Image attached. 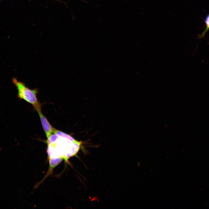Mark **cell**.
Wrapping results in <instances>:
<instances>
[{
    "label": "cell",
    "mask_w": 209,
    "mask_h": 209,
    "mask_svg": "<svg viewBox=\"0 0 209 209\" xmlns=\"http://www.w3.org/2000/svg\"><path fill=\"white\" fill-rule=\"evenodd\" d=\"M46 143L49 165L47 174L49 175L63 160L67 162L70 158L76 155L82 145V141L55 128Z\"/></svg>",
    "instance_id": "1"
},
{
    "label": "cell",
    "mask_w": 209,
    "mask_h": 209,
    "mask_svg": "<svg viewBox=\"0 0 209 209\" xmlns=\"http://www.w3.org/2000/svg\"><path fill=\"white\" fill-rule=\"evenodd\" d=\"M12 82L17 88L18 97L31 104L37 112L41 111L42 104L37 97L38 89H29L24 83L18 81L15 78H12Z\"/></svg>",
    "instance_id": "2"
},
{
    "label": "cell",
    "mask_w": 209,
    "mask_h": 209,
    "mask_svg": "<svg viewBox=\"0 0 209 209\" xmlns=\"http://www.w3.org/2000/svg\"><path fill=\"white\" fill-rule=\"evenodd\" d=\"M39 115L40 121L47 138L49 137L53 133L55 129L50 123L47 118L44 115L42 111L37 112Z\"/></svg>",
    "instance_id": "3"
},
{
    "label": "cell",
    "mask_w": 209,
    "mask_h": 209,
    "mask_svg": "<svg viewBox=\"0 0 209 209\" xmlns=\"http://www.w3.org/2000/svg\"><path fill=\"white\" fill-rule=\"evenodd\" d=\"M205 22L206 27L204 31L199 37V38H201L203 37L204 36L206 33L209 30V14H208L206 17L205 20Z\"/></svg>",
    "instance_id": "4"
},
{
    "label": "cell",
    "mask_w": 209,
    "mask_h": 209,
    "mask_svg": "<svg viewBox=\"0 0 209 209\" xmlns=\"http://www.w3.org/2000/svg\"></svg>",
    "instance_id": "5"
}]
</instances>
